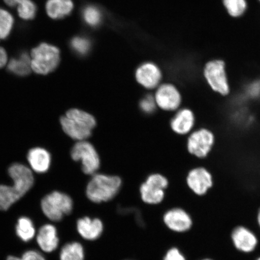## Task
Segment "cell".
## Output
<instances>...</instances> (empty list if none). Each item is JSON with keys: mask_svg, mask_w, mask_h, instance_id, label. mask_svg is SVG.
I'll return each instance as SVG.
<instances>
[{"mask_svg": "<svg viewBox=\"0 0 260 260\" xmlns=\"http://www.w3.org/2000/svg\"><path fill=\"white\" fill-rule=\"evenodd\" d=\"M9 174L14 181L13 186L0 185V210H7L20 200L32 187L34 177L28 167L15 164L9 168Z\"/></svg>", "mask_w": 260, "mask_h": 260, "instance_id": "6da1fadb", "label": "cell"}, {"mask_svg": "<svg viewBox=\"0 0 260 260\" xmlns=\"http://www.w3.org/2000/svg\"><path fill=\"white\" fill-rule=\"evenodd\" d=\"M60 123L63 132L71 138L83 141L90 137L96 122L95 118L89 113L72 109L61 117Z\"/></svg>", "mask_w": 260, "mask_h": 260, "instance_id": "7a4b0ae2", "label": "cell"}, {"mask_svg": "<svg viewBox=\"0 0 260 260\" xmlns=\"http://www.w3.org/2000/svg\"><path fill=\"white\" fill-rule=\"evenodd\" d=\"M121 179L105 174H94L86 187V196L91 202L100 204L111 201L121 187Z\"/></svg>", "mask_w": 260, "mask_h": 260, "instance_id": "3957f363", "label": "cell"}, {"mask_svg": "<svg viewBox=\"0 0 260 260\" xmlns=\"http://www.w3.org/2000/svg\"><path fill=\"white\" fill-rule=\"evenodd\" d=\"M30 58L32 71L40 75H47L57 68L60 63V53L56 47L42 43L32 49Z\"/></svg>", "mask_w": 260, "mask_h": 260, "instance_id": "277c9868", "label": "cell"}, {"mask_svg": "<svg viewBox=\"0 0 260 260\" xmlns=\"http://www.w3.org/2000/svg\"><path fill=\"white\" fill-rule=\"evenodd\" d=\"M204 79L214 92L220 95H229L231 92L228 79L226 63L222 59L208 61L203 70Z\"/></svg>", "mask_w": 260, "mask_h": 260, "instance_id": "5b68a950", "label": "cell"}, {"mask_svg": "<svg viewBox=\"0 0 260 260\" xmlns=\"http://www.w3.org/2000/svg\"><path fill=\"white\" fill-rule=\"evenodd\" d=\"M41 209L48 219L58 222L72 212L73 201L69 195L55 191L42 199Z\"/></svg>", "mask_w": 260, "mask_h": 260, "instance_id": "8992f818", "label": "cell"}, {"mask_svg": "<svg viewBox=\"0 0 260 260\" xmlns=\"http://www.w3.org/2000/svg\"><path fill=\"white\" fill-rule=\"evenodd\" d=\"M74 160L81 161L84 174L93 175L99 170L100 160L99 154L92 144L86 141H79L71 150Z\"/></svg>", "mask_w": 260, "mask_h": 260, "instance_id": "52a82bcc", "label": "cell"}, {"mask_svg": "<svg viewBox=\"0 0 260 260\" xmlns=\"http://www.w3.org/2000/svg\"><path fill=\"white\" fill-rule=\"evenodd\" d=\"M168 181L158 174L149 175L145 183L140 187L141 199L149 205H157L164 201L165 189L168 186Z\"/></svg>", "mask_w": 260, "mask_h": 260, "instance_id": "ba28073f", "label": "cell"}, {"mask_svg": "<svg viewBox=\"0 0 260 260\" xmlns=\"http://www.w3.org/2000/svg\"><path fill=\"white\" fill-rule=\"evenodd\" d=\"M215 143V136L211 130L202 128L191 133L187 140L188 151L199 158L207 157Z\"/></svg>", "mask_w": 260, "mask_h": 260, "instance_id": "9c48e42d", "label": "cell"}, {"mask_svg": "<svg viewBox=\"0 0 260 260\" xmlns=\"http://www.w3.org/2000/svg\"><path fill=\"white\" fill-rule=\"evenodd\" d=\"M212 174L204 167L193 169L188 172L186 184L189 190L198 197H203L214 186Z\"/></svg>", "mask_w": 260, "mask_h": 260, "instance_id": "30bf717a", "label": "cell"}, {"mask_svg": "<svg viewBox=\"0 0 260 260\" xmlns=\"http://www.w3.org/2000/svg\"><path fill=\"white\" fill-rule=\"evenodd\" d=\"M165 225L172 232L177 234L186 233L193 225L192 217L187 211L181 207L172 208L164 214Z\"/></svg>", "mask_w": 260, "mask_h": 260, "instance_id": "8fae6325", "label": "cell"}, {"mask_svg": "<svg viewBox=\"0 0 260 260\" xmlns=\"http://www.w3.org/2000/svg\"><path fill=\"white\" fill-rule=\"evenodd\" d=\"M154 99L157 106L166 111H174L181 103V95L177 87L171 84H164L156 91Z\"/></svg>", "mask_w": 260, "mask_h": 260, "instance_id": "7c38bea8", "label": "cell"}, {"mask_svg": "<svg viewBox=\"0 0 260 260\" xmlns=\"http://www.w3.org/2000/svg\"><path fill=\"white\" fill-rule=\"evenodd\" d=\"M231 238L235 248L239 252L251 253L255 251L258 240L251 230L242 225L237 226L231 234Z\"/></svg>", "mask_w": 260, "mask_h": 260, "instance_id": "4fadbf2b", "label": "cell"}, {"mask_svg": "<svg viewBox=\"0 0 260 260\" xmlns=\"http://www.w3.org/2000/svg\"><path fill=\"white\" fill-rule=\"evenodd\" d=\"M138 82L148 89L157 87L161 79V73L154 63H146L138 68L136 73Z\"/></svg>", "mask_w": 260, "mask_h": 260, "instance_id": "5bb4252c", "label": "cell"}, {"mask_svg": "<svg viewBox=\"0 0 260 260\" xmlns=\"http://www.w3.org/2000/svg\"><path fill=\"white\" fill-rule=\"evenodd\" d=\"M77 232L82 238L89 241L99 239L104 232V224L102 220L84 217L77 220Z\"/></svg>", "mask_w": 260, "mask_h": 260, "instance_id": "9a60e30c", "label": "cell"}, {"mask_svg": "<svg viewBox=\"0 0 260 260\" xmlns=\"http://www.w3.org/2000/svg\"><path fill=\"white\" fill-rule=\"evenodd\" d=\"M195 122L194 115L188 109H183L179 111L171 120L172 130L178 135H186L192 130Z\"/></svg>", "mask_w": 260, "mask_h": 260, "instance_id": "2e32d148", "label": "cell"}, {"mask_svg": "<svg viewBox=\"0 0 260 260\" xmlns=\"http://www.w3.org/2000/svg\"><path fill=\"white\" fill-rule=\"evenodd\" d=\"M27 160L32 170L42 174L47 172L50 168L51 158L46 149L35 148L29 151Z\"/></svg>", "mask_w": 260, "mask_h": 260, "instance_id": "e0dca14e", "label": "cell"}, {"mask_svg": "<svg viewBox=\"0 0 260 260\" xmlns=\"http://www.w3.org/2000/svg\"><path fill=\"white\" fill-rule=\"evenodd\" d=\"M37 242L42 251L46 252L54 251L58 245L56 228L50 224L42 226L37 236Z\"/></svg>", "mask_w": 260, "mask_h": 260, "instance_id": "ac0fdd59", "label": "cell"}, {"mask_svg": "<svg viewBox=\"0 0 260 260\" xmlns=\"http://www.w3.org/2000/svg\"><path fill=\"white\" fill-rule=\"evenodd\" d=\"M72 0H48L46 4L47 15L52 19L65 17L73 11Z\"/></svg>", "mask_w": 260, "mask_h": 260, "instance_id": "d6986e66", "label": "cell"}, {"mask_svg": "<svg viewBox=\"0 0 260 260\" xmlns=\"http://www.w3.org/2000/svg\"><path fill=\"white\" fill-rule=\"evenodd\" d=\"M10 73L16 76H27L31 72V58L27 54L23 53L17 58H12L8 64Z\"/></svg>", "mask_w": 260, "mask_h": 260, "instance_id": "ffe728a7", "label": "cell"}, {"mask_svg": "<svg viewBox=\"0 0 260 260\" xmlns=\"http://www.w3.org/2000/svg\"><path fill=\"white\" fill-rule=\"evenodd\" d=\"M85 253L83 246L79 242L65 245L61 250L60 260H84Z\"/></svg>", "mask_w": 260, "mask_h": 260, "instance_id": "44dd1931", "label": "cell"}, {"mask_svg": "<svg viewBox=\"0 0 260 260\" xmlns=\"http://www.w3.org/2000/svg\"><path fill=\"white\" fill-rule=\"evenodd\" d=\"M16 232L19 238L24 242L31 240L35 235V229L32 221L26 217L19 218L16 226Z\"/></svg>", "mask_w": 260, "mask_h": 260, "instance_id": "7402d4cb", "label": "cell"}, {"mask_svg": "<svg viewBox=\"0 0 260 260\" xmlns=\"http://www.w3.org/2000/svg\"><path fill=\"white\" fill-rule=\"evenodd\" d=\"M222 2L228 14L235 18L243 16L248 8L246 0H222Z\"/></svg>", "mask_w": 260, "mask_h": 260, "instance_id": "603a6c76", "label": "cell"}, {"mask_svg": "<svg viewBox=\"0 0 260 260\" xmlns=\"http://www.w3.org/2000/svg\"><path fill=\"white\" fill-rule=\"evenodd\" d=\"M14 19L10 12L0 8V39L5 40L11 34Z\"/></svg>", "mask_w": 260, "mask_h": 260, "instance_id": "cb8c5ba5", "label": "cell"}, {"mask_svg": "<svg viewBox=\"0 0 260 260\" xmlns=\"http://www.w3.org/2000/svg\"><path fill=\"white\" fill-rule=\"evenodd\" d=\"M83 18L87 24L96 27L102 20V13L95 6H86L83 11Z\"/></svg>", "mask_w": 260, "mask_h": 260, "instance_id": "d4e9b609", "label": "cell"}, {"mask_svg": "<svg viewBox=\"0 0 260 260\" xmlns=\"http://www.w3.org/2000/svg\"><path fill=\"white\" fill-rule=\"evenodd\" d=\"M19 17L24 20H30L35 18L37 7L31 0H22L17 6Z\"/></svg>", "mask_w": 260, "mask_h": 260, "instance_id": "484cf974", "label": "cell"}, {"mask_svg": "<svg viewBox=\"0 0 260 260\" xmlns=\"http://www.w3.org/2000/svg\"><path fill=\"white\" fill-rule=\"evenodd\" d=\"M71 45L73 50L81 56L88 53L91 47V43L88 39L80 37L73 38Z\"/></svg>", "mask_w": 260, "mask_h": 260, "instance_id": "4316f807", "label": "cell"}, {"mask_svg": "<svg viewBox=\"0 0 260 260\" xmlns=\"http://www.w3.org/2000/svg\"><path fill=\"white\" fill-rule=\"evenodd\" d=\"M157 106L154 96L146 95L140 102V107L143 112L146 114H151L155 111Z\"/></svg>", "mask_w": 260, "mask_h": 260, "instance_id": "83f0119b", "label": "cell"}, {"mask_svg": "<svg viewBox=\"0 0 260 260\" xmlns=\"http://www.w3.org/2000/svg\"><path fill=\"white\" fill-rule=\"evenodd\" d=\"M162 260H187L186 256L178 247H172L166 253Z\"/></svg>", "mask_w": 260, "mask_h": 260, "instance_id": "f1b7e54d", "label": "cell"}, {"mask_svg": "<svg viewBox=\"0 0 260 260\" xmlns=\"http://www.w3.org/2000/svg\"><path fill=\"white\" fill-rule=\"evenodd\" d=\"M7 260H45L44 256L40 253L35 251H28L22 255L21 258L16 257L14 256H9Z\"/></svg>", "mask_w": 260, "mask_h": 260, "instance_id": "f546056e", "label": "cell"}, {"mask_svg": "<svg viewBox=\"0 0 260 260\" xmlns=\"http://www.w3.org/2000/svg\"><path fill=\"white\" fill-rule=\"evenodd\" d=\"M8 57L4 48L0 47V68H2L8 63Z\"/></svg>", "mask_w": 260, "mask_h": 260, "instance_id": "4dcf8cb0", "label": "cell"}, {"mask_svg": "<svg viewBox=\"0 0 260 260\" xmlns=\"http://www.w3.org/2000/svg\"><path fill=\"white\" fill-rule=\"evenodd\" d=\"M21 1L22 0H4L6 4L11 8L17 7Z\"/></svg>", "mask_w": 260, "mask_h": 260, "instance_id": "1f68e13d", "label": "cell"}, {"mask_svg": "<svg viewBox=\"0 0 260 260\" xmlns=\"http://www.w3.org/2000/svg\"><path fill=\"white\" fill-rule=\"evenodd\" d=\"M257 222H258V226L260 229V208L258 210V214H257Z\"/></svg>", "mask_w": 260, "mask_h": 260, "instance_id": "d6a6232c", "label": "cell"}, {"mask_svg": "<svg viewBox=\"0 0 260 260\" xmlns=\"http://www.w3.org/2000/svg\"><path fill=\"white\" fill-rule=\"evenodd\" d=\"M201 260H213V259H210V258H204V259H201Z\"/></svg>", "mask_w": 260, "mask_h": 260, "instance_id": "836d02e7", "label": "cell"}, {"mask_svg": "<svg viewBox=\"0 0 260 260\" xmlns=\"http://www.w3.org/2000/svg\"><path fill=\"white\" fill-rule=\"evenodd\" d=\"M256 260H260V256L259 257H258L257 259H256Z\"/></svg>", "mask_w": 260, "mask_h": 260, "instance_id": "e575fe53", "label": "cell"}, {"mask_svg": "<svg viewBox=\"0 0 260 260\" xmlns=\"http://www.w3.org/2000/svg\"><path fill=\"white\" fill-rule=\"evenodd\" d=\"M258 2L260 3V0H258Z\"/></svg>", "mask_w": 260, "mask_h": 260, "instance_id": "d590c367", "label": "cell"}]
</instances>
